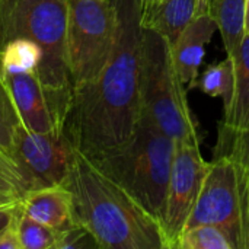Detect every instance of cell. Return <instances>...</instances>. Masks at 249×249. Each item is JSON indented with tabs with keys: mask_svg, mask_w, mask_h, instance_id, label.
<instances>
[{
	"mask_svg": "<svg viewBox=\"0 0 249 249\" xmlns=\"http://www.w3.org/2000/svg\"><path fill=\"white\" fill-rule=\"evenodd\" d=\"M143 28V26H142ZM142 117L175 143L200 144L198 123L187 101V88L174 64L171 45L159 34H142Z\"/></svg>",
	"mask_w": 249,
	"mask_h": 249,
	"instance_id": "obj_5",
	"label": "cell"
},
{
	"mask_svg": "<svg viewBox=\"0 0 249 249\" xmlns=\"http://www.w3.org/2000/svg\"><path fill=\"white\" fill-rule=\"evenodd\" d=\"M175 249H236L232 238L219 226L214 225H197L187 228Z\"/></svg>",
	"mask_w": 249,
	"mask_h": 249,
	"instance_id": "obj_20",
	"label": "cell"
},
{
	"mask_svg": "<svg viewBox=\"0 0 249 249\" xmlns=\"http://www.w3.org/2000/svg\"><path fill=\"white\" fill-rule=\"evenodd\" d=\"M174 152L175 142L140 117L127 142L89 158L162 226Z\"/></svg>",
	"mask_w": 249,
	"mask_h": 249,
	"instance_id": "obj_3",
	"label": "cell"
},
{
	"mask_svg": "<svg viewBox=\"0 0 249 249\" xmlns=\"http://www.w3.org/2000/svg\"><path fill=\"white\" fill-rule=\"evenodd\" d=\"M93 247L98 248L95 239L80 225H74L64 231H60L57 249H82L93 248Z\"/></svg>",
	"mask_w": 249,
	"mask_h": 249,
	"instance_id": "obj_23",
	"label": "cell"
},
{
	"mask_svg": "<svg viewBox=\"0 0 249 249\" xmlns=\"http://www.w3.org/2000/svg\"><path fill=\"white\" fill-rule=\"evenodd\" d=\"M67 13L69 0L0 1V45L15 36H23L41 48L42 60L36 74L64 115V121L71 96Z\"/></svg>",
	"mask_w": 249,
	"mask_h": 249,
	"instance_id": "obj_4",
	"label": "cell"
},
{
	"mask_svg": "<svg viewBox=\"0 0 249 249\" xmlns=\"http://www.w3.org/2000/svg\"><path fill=\"white\" fill-rule=\"evenodd\" d=\"M244 29H245V35H249V0H245V13H244Z\"/></svg>",
	"mask_w": 249,
	"mask_h": 249,
	"instance_id": "obj_26",
	"label": "cell"
},
{
	"mask_svg": "<svg viewBox=\"0 0 249 249\" xmlns=\"http://www.w3.org/2000/svg\"><path fill=\"white\" fill-rule=\"evenodd\" d=\"M201 12V0H158L142 4V26L172 45L185 26Z\"/></svg>",
	"mask_w": 249,
	"mask_h": 249,
	"instance_id": "obj_13",
	"label": "cell"
},
{
	"mask_svg": "<svg viewBox=\"0 0 249 249\" xmlns=\"http://www.w3.org/2000/svg\"><path fill=\"white\" fill-rule=\"evenodd\" d=\"M214 158H228L233 162L242 194L249 207V111L242 127L235 133L217 137Z\"/></svg>",
	"mask_w": 249,
	"mask_h": 249,
	"instance_id": "obj_16",
	"label": "cell"
},
{
	"mask_svg": "<svg viewBox=\"0 0 249 249\" xmlns=\"http://www.w3.org/2000/svg\"><path fill=\"white\" fill-rule=\"evenodd\" d=\"M76 152L77 147L66 131L36 133L20 125L15 136L12 159L32 190L66 185Z\"/></svg>",
	"mask_w": 249,
	"mask_h": 249,
	"instance_id": "obj_8",
	"label": "cell"
},
{
	"mask_svg": "<svg viewBox=\"0 0 249 249\" xmlns=\"http://www.w3.org/2000/svg\"><path fill=\"white\" fill-rule=\"evenodd\" d=\"M117 15L111 0H69L67 58L71 90L95 80L112 51Z\"/></svg>",
	"mask_w": 249,
	"mask_h": 249,
	"instance_id": "obj_6",
	"label": "cell"
},
{
	"mask_svg": "<svg viewBox=\"0 0 249 249\" xmlns=\"http://www.w3.org/2000/svg\"><path fill=\"white\" fill-rule=\"evenodd\" d=\"M235 61V85L233 95L225 115L219 123L217 137L229 136L239 130L249 111V35L244 36Z\"/></svg>",
	"mask_w": 249,
	"mask_h": 249,
	"instance_id": "obj_14",
	"label": "cell"
},
{
	"mask_svg": "<svg viewBox=\"0 0 249 249\" xmlns=\"http://www.w3.org/2000/svg\"><path fill=\"white\" fill-rule=\"evenodd\" d=\"M20 125L22 123L0 73V152L10 159L13 153L15 136Z\"/></svg>",
	"mask_w": 249,
	"mask_h": 249,
	"instance_id": "obj_22",
	"label": "cell"
},
{
	"mask_svg": "<svg viewBox=\"0 0 249 249\" xmlns=\"http://www.w3.org/2000/svg\"><path fill=\"white\" fill-rule=\"evenodd\" d=\"M20 210L58 232L77 225L74 220L71 193L66 185H48L29 190L20 200Z\"/></svg>",
	"mask_w": 249,
	"mask_h": 249,
	"instance_id": "obj_12",
	"label": "cell"
},
{
	"mask_svg": "<svg viewBox=\"0 0 249 249\" xmlns=\"http://www.w3.org/2000/svg\"><path fill=\"white\" fill-rule=\"evenodd\" d=\"M66 187L76 223L92 235L98 248L166 249L159 220L79 149Z\"/></svg>",
	"mask_w": 249,
	"mask_h": 249,
	"instance_id": "obj_2",
	"label": "cell"
},
{
	"mask_svg": "<svg viewBox=\"0 0 249 249\" xmlns=\"http://www.w3.org/2000/svg\"><path fill=\"white\" fill-rule=\"evenodd\" d=\"M117 31L108 61L90 83L71 90L64 131L88 156L127 142L142 117V0H111Z\"/></svg>",
	"mask_w": 249,
	"mask_h": 249,
	"instance_id": "obj_1",
	"label": "cell"
},
{
	"mask_svg": "<svg viewBox=\"0 0 249 249\" xmlns=\"http://www.w3.org/2000/svg\"><path fill=\"white\" fill-rule=\"evenodd\" d=\"M19 212H20V203L0 204V235L15 225Z\"/></svg>",
	"mask_w": 249,
	"mask_h": 249,
	"instance_id": "obj_24",
	"label": "cell"
},
{
	"mask_svg": "<svg viewBox=\"0 0 249 249\" xmlns=\"http://www.w3.org/2000/svg\"><path fill=\"white\" fill-rule=\"evenodd\" d=\"M42 60L41 48L29 38L15 36L0 45V71L7 74L36 73Z\"/></svg>",
	"mask_w": 249,
	"mask_h": 249,
	"instance_id": "obj_17",
	"label": "cell"
},
{
	"mask_svg": "<svg viewBox=\"0 0 249 249\" xmlns=\"http://www.w3.org/2000/svg\"><path fill=\"white\" fill-rule=\"evenodd\" d=\"M207 169L209 162L201 156L200 144L175 143L162 219V232L166 249H175L181 233L184 232L198 200Z\"/></svg>",
	"mask_w": 249,
	"mask_h": 249,
	"instance_id": "obj_9",
	"label": "cell"
},
{
	"mask_svg": "<svg viewBox=\"0 0 249 249\" xmlns=\"http://www.w3.org/2000/svg\"><path fill=\"white\" fill-rule=\"evenodd\" d=\"M0 249H20L15 225L10 226L4 233L0 235Z\"/></svg>",
	"mask_w": 249,
	"mask_h": 249,
	"instance_id": "obj_25",
	"label": "cell"
},
{
	"mask_svg": "<svg viewBox=\"0 0 249 249\" xmlns=\"http://www.w3.org/2000/svg\"><path fill=\"white\" fill-rule=\"evenodd\" d=\"M15 228L20 249H57L60 232L29 217L22 210L16 217Z\"/></svg>",
	"mask_w": 249,
	"mask_h": 249,
	"instance_id": "obj_19",
	"label": "cell"
},
{
	"mask_svg": "<svg viewBox=\"0 0 249 249\" xmlns=\"http://www.w3.org/2000/svg\"><path fill=\"white\" fill-rule=\"evenodd\" d=\"M233 85L235 61L226 57L219 63L209 64L200 76L188 83V89H198L209 96L222 98L223 105L228 107L233 95Z\"/></svg>",
	"mask_w": 249,
	"mask_h": 249,
	"instance_id": "obj_18",
	"label": "cell"
},
{
	"mask_svg": "<svg viewBox=\"0 0 249 249\" xmlns=\"http://www.w3.org/2000/svg\"><path fill=\"white\" fill-rule=\"evenodd\" d=\"M216 31H219L217 25L209 15H198L171 45L174 64L185 86L198 76L200 64L206 55V45Z\"/></svg>",
	"mask_w": 249,
	"mask_h": 249,
	"instance_id": "obj_11",
	"label": "cell"
},
{
	"mask_svg": "<svg viewBox=\"0 0 249 249\" xmlns=\"http://www.w3.org/2000/svg\"><path fill=\"white\" fill-rule=\"evenodd\" d=\"M201 12L216 22L226 54L235 60L245 36V0H201Z\"/></svg>",
	"mask_w": 249,
	"mask_h": 249,
	"instance_id": "obj_15",
	"label": "cell"
},
{
	"mask_svg": "<svg viewBox=\"0 0 249 249\" xmlns=\"http://www.w3.org/2000/svg\"><path fill=\"white\" fill-rule=\"evenodd\" d=\"M0 1H6V0H0Z\"/></svg>",
	"mask_w": 249,
	"mask_h": 249,
	"instance_id": "obj_28",
	"label": "cell"
},
{
	"mask_svg": "<svg viewBox=\"0 0 249 249\" xmlns=\"http://www.w3.org/2000/svg\"><path fill=\"white\" fill-rule=\"evenodd\" d=\"M197 225L219 226L232 238L235 248L249 249V207L236 168L228 158H214L209 162L198 200L185 229Z\"/></svg>",
	"mask_w": 249,
	"mask_h": 249,
	"instance_id": "obj_7",
	"label": "cell"
},
{
	"mask_svg": "<svg viewBox=\"0 0 249 249\" xmlns=\"http://www.w3.org/2000/svg\"><path fill=\"white\" fill-rule=\"evenodd\" d=\"M152 1H158V0H142V4H147V3H152Z\"/></svg>",
	"mask_w": 249,
	"mask_h": 249,
	"instance_id": "obj_27",
	"label": "cell"
},
{
	"mask_svg": "<svg viewBox=\"0 0 249 249\" xmlns=\"http://www.w3.org/2000/svg\"><path fill=\"white\" fill-rule=\"evenodd\" d=\"M31 190L18 165L0 152V204L20 203Z\"/></svg>",
	"mask_w": 249,
	"mask_h": 249,
	"instance_id": "obj_21",
	"label": "cell"
},
{
	"mask_svg": "<svg viewBox=\"0 0 249 249\" xmlns=\"http://www.w3.org/2000/svg\"><path fill=\"white\" fill-rule=\"evenodd\" d=\"M1 77L26 130L36 133L64 131V115L42 86L36 73H1Z\"/></svg>",
	"mask_w": 249,
	"mask_h": 249,
	"instance_id": "obj_10",
	"label": "cell"
}]
</instances>
